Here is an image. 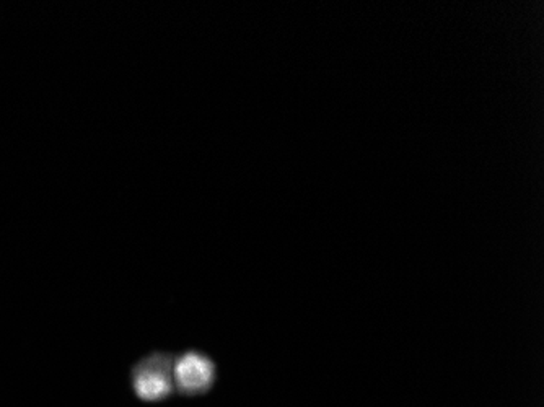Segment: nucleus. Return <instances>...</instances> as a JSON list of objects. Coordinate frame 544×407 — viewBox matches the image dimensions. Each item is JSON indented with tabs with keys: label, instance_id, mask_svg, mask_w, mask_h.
Instances as JSON below:
<instances>
[{
	"label": "nucleus",
	"instance_id": "1",
	"mask_svg": "<svg viewBox=\"0 0 544 407\" xmlns=\"http://www.w3.org/2000/svg\"><path fill=\"white\" fill-rule=\"evenodd\" d=\"M175 357L154 352L140 359L130 370L134 394L145 403H158L175 393Z\"/></svg>",
	"mask_w": 544,
	"mask_h": 407
},
{
	"label": "nucleus",
	"instance_id": "2",
	"mask_svg": "<svg viewBox=\"0 0 544 407\" xmlns=\"http://www.w3.org/2000/svg\"><path fill=\"white\" fill-rule=\"evenodd\" d=\"M215 373V364L210 357L196 350L184 352L175 359V391L183 396H203L212 389Z\"/></svg>",
	"mask_w": 544,
	"mask_h": 407
}]
</instances>
